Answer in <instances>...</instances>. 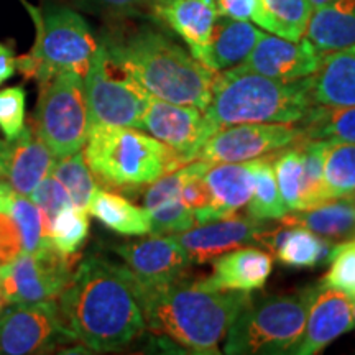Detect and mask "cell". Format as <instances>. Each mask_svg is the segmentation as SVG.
I'll return each instance as SVG.
<instances>
[{
	"label": "cell",
	"mask_w": 355,
	"mask_h": 355,
	"mask_svg": "<svg viewBox=\"0 0 355 355\" xmlns=\"http://www.w3.org/2000/svg\"><path fill=\"white\" fill-rule=\"evenodd\" d=\"M58 306L74 339L92 352L125 347L146 329L128 268L102 257L76 266Z\"/></svg>",
	"instance_id": "6da1fadb"
},
{
	"label": "cell",
	"mask_w": 355,
	"mask_h": 355,
	"mask_svg": "<svg viewBox=\"0 0 355 355\" xmlns=\"http://www.w3.org/2000/svg\"><path fill=\"white\" fill-rule=\"evenodd\" d=\"M132 285L145 326L201 355L219 354L229 327L252 300L245 291L207 290L189 275L163 285H144L132 277Z\"/></svg>",
	"instance_id": "7a4b0ae2"
},
{
	"label": "cell",
	"mask_w": 355,
	"mask_h": 355,
	"mask_svg": "<svg viewBox=\"0 0 355 355\" xmlns=\"http://www.w3.org/2000/svg\"><path fill=\"white\" fill-rule=\"evenodd\" d=\"M105 51L146 91L173 104L209 105L216 73L155 26H137L101 40Z\"/></svg>",
	"instance_id": "3957f363"
},
{
	"label": "cell",
	"mask_w": 355,
	"mask_h": 355,
	"mask_svg": "<svg viewBox=\"0 0 355 355\" xmlns=\"http://www.w3.org/2000/svg\"><path fill=\"white\" fill-rule=\"evenodd\" d=\"M309 78L285 83L234 66L216 73L204 114L219 130L239 123H298L314 105Z\"/></svg>",
	"instance_id": "277c9868"
},
{
	"label": "cell",
	"mask_w": 355,
	"mask_h": 355,
	"mask_svg": "<svg viewBox=\"0 0 355 355\" xmlns=\"http://www.w3.org/2000/svg\"><path fill=\"white\" fill-rule=\"evenodd\" d=\"M84 146L92 175L112 188H140L183 168L171 148L132 127H91Z\"/></svg>",
	"instance_id": "5b68a950"
},
{
	"label": "cell",
	"mask_w": 355,
	"mask_h": 355,
	"mask_svg": "<svg viewBox=\"0 0 355 355\" xmlns=\"http://www.w3.org/2000/svg\"><path fill=\"white\" fill-rule=\"evenodd\" d=\"M25 7L32 13L37 38L32 51L15 60L17 69L40 84L60 73L86 76L99 44L87 21L76 10L58 3L35 8L25 2Z\"/></svg>",
	"instance_id": "8992f818"
},
{
	"label": "cell",
	"mask_w": 355,
	"mask_h": 355,
	"mask_svg": "<svg viewBox=\"0 0 355 355\" xmlns=\"http://www.w3.org/2000/svg\"><path fill=\"white\" fill-rule=\"evenodd\" d=\"M318 288L319 285L248 301L229 327L224 354H290L303 336Z\"/></svg>",
	"instance_id": "52a82bcc"
},
{
	"label": "cell",
	"mask_w": 355,
	"mask_h": 355,
	"mask_svg": "<svg viewBox=\"0 0 355 355\" xmlns=\"http://www.w3.org/2000/svg\"><path fill=\"white\" fill-rule=\"evenodd\" d=\"M84 91L89 128L94 125L140 128L153 97L128 71L115 63L101 42L84 76Z\"/></svg>",
	"instance_id": "ba28073f"
},
{
	"label": "cell",
	"mask_w": 355,
	"mask_h": 355,
	"mask_svg": "<svg viewBox=\"0 0 355 355\" xmlns=\"http://www.w3.org/2000/svg\"><path fill=\"white\" fill-rule=\"evenodd\" d=\"M33 123L56 159L79 152L89 132L84 78L76 73H60L40 84Z\"/></svg>",
	"instance_id": "9c48e42d"
},
{
	"label": "cell",
	"mask_w": 355,
	"mask_h": 355,
	"mask_svg": "<svg viewBox=\"0 0 355 355\" xmlns=\"http://www.w3.org/2000/svg\"><path fill=\"white\" fill-rule=\"evenodd\" d=\"M76 255H64L55 247L37 254H21L0 266V291L8 304H32L58 300L76 272Z\"/></svg>",
	"instance_id": "30bf717a"
},
{
	"label": "cell",
	"mask_w": 355,
	"mask_h": 355,
	"mask_svg": "<svg viewBox=\"0 0 355 355\" xmlns=\"http://www.w3.org/2000/svg\"><path fill=\"white\" fill-rule=\"evenodd\" d=\"M73 340L56 300L13 304L0 313V355L43 354Z\"/></svg>",
	"instance_id": "8fae6325"
},
{
	"label": "cell",
	"mask_w": 355,
	"mask_h": 355,
	"mask_svg": "<svg viewBox=\"0 0 355 355\" xmlns=\"http://www.w3.org/2000/svg\"><path fill=\"white\" fill-rule=\"evenodd\" d=\"M304 139L303 128L293 123H239L217 130L202 145L198 159L211 163H242L279 152Z\"/></svg>",
	"instance_id": "7c38bea8"
},
{
	"label": "cell",
	"mask_w": 355,
	"mask_h": 355,
	"mask_svg": "<svg viewBox=\"0 0 355 355\" xmlns=\"http://www.w3.org/2000/svg\"><path fill=\"white\" fill-rule=\"evenodd\" d=\"M140 128L171 148L183 166L198 159L202 145L219 130L201 109L158 97L150 101Z\"/></svg>",
	"instance_id": "4fadbf2b"
},
{
	"label": "cell",
	"mask_w": 355,
	"mask_h": 355,
	"mask_svg": "<svg viewBox=\"0 0 355 355\" xmlns=\"http://www.w3.org/2000/svg\"><path fill=\"white\" fill-rule=\"evenodd\" d=\"M114 252L125 261L132 277L144 285H163L188 277L191 257L171 235H158L146 241L123 243Z\"/></svg>",
	"instance_id": "5bb4252c"
},
{
	"label": "cell",
	"mask_w": 355,
	"mask_h": 355,
	"mask_svg": "<svg viewBox=\"0 0 355 355\" xmlns=\"http://www.w3.org/2000/svg\"><path fill=\"white\" fill-rule=\"evenodd\" d=\"M319 61L321 53L306 37L300 42H291L273 33L261 32L254 50L241 64L266 78L291 83L313 76Z\"/></svg>",
	"instance_id": "9a60e30c"
},
{
	"label": "cell",
	"mask_w": 355,
	"mask_h": 355,
	"mask_svg": "<svg viewBox=\"0 0 355 355\" xmlns=\"http://www.w3.org/2000/svg\"><path fill=\"white\" fill-rule=\"evenodd\" d=\"M352 306L354 298L347 293L319 285L309 306L303 336L290 354H319L345 332L352 331Z\"/></svg>",
	"instance_id": "2e32d148"
},
{
	"label": "cell",
	"mask_w": 355,
	"mask_h": 355,
	"mask_svg": "<svg viewBox=\"0 0 355 355\" xmlns=\"http://www.w3.org/2000/svg\"><path fill=\"white\" fill-rule=\"evenodd\" d=\"M263 229H266L263 220L230 216L222 220L202 224L196 229L191 227L184 232L173 234L171 237L188 252L194 263H206L220 254L247 243L257 245Z\"/></svg>",
	"instance_id": "e0dca14e"
},
{
	"label": "cell",
	"mask_w": 355,
	"mask_h": 355,
	"mask_svg": "<svg viewBox=\"0 0 355 355\" xmlns=\"http://www.w3.org/2000/svg\"><path fill=\"white\" fill-rule=\"evenodd\" d=\"M273 270L270 254L259 248H234L214 259L211 277L199 278L207 290H230L252 293L265 286Z\"/></svg>",
	"instance_id": "ac0fdd59"
},
{
	"label": "cell",
	"mask_w": 355,
	"mask_h": 355,
	"mask_svg": "<svg viewBox=\"0 0 355 355\" xmlns=\"http://www.w3.org/2000/svg\"><path fill=\"white\" fill-rule=\"evenodd\" d=\"M56 158L40 139L35 123H25L19 137L7 141V181L15 193L30 196L50 175Z\"/></svg>",
	"instance_id": "d6986e66"
},
{
	"label": "cell",
	"mask_w": 355,
	"mask_h": 355,
	"mask_svg": "<svg viewBox=\"0 0 355 355\" xmlns=\"http://www.w3.org/2000/svg\"><path fill=\"white\" fill-rule=\"evenodd\" d=\"M150 8L159 21L188 44L191 55L201 60L219 17L216 0H165Z\"/></svg>",
	"instance_id": "ffe728a7"
},
{
	"label": "cell",
	"mask_w": 355,
	"mask_h": 355,
	"mask_svg": "<svg viewBox=\"0 0 355 355\" xmlns=\"http://www.w3.org/2000/svg\"><path fill=\"white\" fill-rule=\"evenodd\" d=\"M309 79L314 105H355V44L322 53L316 73Z\"/></svg>",
	"instance_id": "44dd1931"
},
{
	"label": "cell",
	"mask_w": 355,
	"mask_h": 355,
	"mask_svg": "<svg viewBox=\"0 0 355 355\" xmlns=\"http://www.w3.org/2000/svg\"><path fill=\"white\" fill-rule=\"evenodd\" d=\"M257 245L266 248L283 265L291 268H313L329 260L332 243L300 225L282 224L277 229H263Z\"/></svg>",
	"instance_id": "7402d4cb"
},
{
	"label": "cell",
	"mask_w": 355,
	"mask_h": 355,
	"mask_svg": "<svg viewBox=\"0 0 355 355\" xmlns=\"http://www.w3.org/2000/svg\"><path fill=\"white\" fill-rule=\"evenodd\" d=\"M260 35V28L250 21L217 17L209 43L199 63L212 73H220L239 66L254 50Z\"/></svg>",
	"instance_id": "603a6c76"
},
{
	"label": "cell",
	"mask_w": 355,
	"mask_h": 355,
	"mask_svg": "<svg viewBox=\"0 0 355 355\" xmlns=\"http://www.w3.org/2000/svg\"><path fill=\"white\" fill-rule=\"evenodd\" d=\"M304 37L321 55L354 46L355 0H332L314 8Z\"/></svg>",
	"instance_id": "cb8c5ba5"
},
{
	"label": "cell",
	"mask_w": 355,
	"mask_h": 355,
	"mask_svg": "<svg viewBox=\"0 0 355 355\" xmlns=\"http://www.w3.org/2000/svg\"><path fill=\"white\" fill-rule=\"evenodd\" d=\"M279 222L308 229L331 243L347 242L355 239V201L332 199L313 209L288 212Z\"/></svg>",
	"instance_id": "d4e9b609"
},
{
	"label": "cell",
	"mask_w": 355,
	"mask_h": 355,
	"mask_svg": "<svg viewBox=\"0 0 355 355\" xmlns=\"http://www.w3.org/2000/svg\"><path fill=\"white\" fill-rule=\"evenodd\" d=\"M209 186L214 204L225 216L230 217L250 201L254 191V173L250 162L214 163L204 175Z\"/></svg>",
	"instance_id": "484cf974"
},
{
	"label": "cell",
	"mask_w": 355,
	"mask_h": 355,
	"mask_svg": "<svg viewBox=\"0 0 355 355\" xmlns=\"http://www.w3.org/2000/svg\"><path fill=\"white\" fill-rule=\"evenodd\" d=\"M87 212L101 220L105 227L121 235L150 234L148 211L109 191L97 189Z\"/></svg>",
	"instance_id": "4316f807"
},
{
	"label": "cell",
	"mask_w": 355,
	"mask_h": 355,
	"mask_svg": "<svg viewBox=\"0 0 355 355\" xmlns=\"http://www.w3.org/2000/svg\"><path fill=\"white\" fill-rule=\"evenodd\" d=\"M311 0H259V10L254 21L268 33L300 42L308 28Z\"/></svg>",
	"instance_id": "83f0119b"
},
{
	"label": "cell",
	"mask_w": 355,
	"mask_h": 355,
	"mask_svg": "<svg viewBox=\"0 0 355 355\" xmlns=\"http://www.w3.org/2000/svg\"><path fill=\"white\" fill-rule=\"evenodd\" d=\"M278 152H272L263 157L250 159L254 173V191L250 201L247 202L248 217L257 220H279L288 214V209L279 194L277 180H275L273 159Z\"/></svg>",
	"instance_id": "f1b7e54d"
},
{
	"label": "cell",
	"mask_w": 355,
	"mask_h": 355,
	"mask_svg": "<svg viewBox=\"0 0 355 355\" xmlns=\"http://www.w3.org/2000/svg\"><path fill=\"white\" fill-rule=\"evenodd\" d=\"M306 140H334L355 144V105H313L298 122Z\"/></svg>",
	"instance_id": "f546056e"
},
{
	"label": "cell",
	"mask_w": 355,
	"mask_h": 355,
	"mask_svg": "<svg viewBox=\"0 0 355 355\" xmlns=\"http://www.w3.org/2000/svg\"><path fill=\"white\" fill-rule=\"evenodd\" d=\"M324 183L327 199L355 201V144L326 140Z\"/></svg>",
	"instance_id": "4dcf8cb0"
},
{
	"label": "cell",
	"mask_w": 355,
	"mask_h": 355,
	"mask_svg": "<svg viewBox=\"0 0 355 355\" xmlns=\"http://www.w3.org/2000/svg\"><path fill=\"white\" fill-rule=\"evenodd\" d=\"M326 140H300L301 163H303L300 211L313 209L319 204L329 201L326 194V183H324V152H326Z\"/></svg>",
	"instance_id": "1f68e13d"
},
{
	"label": "cell",
	"mask_w": 355,
	"mask_h": 355,
	"mask_svg": "<svg viewBox=\"0 0 355 355\" xmlns=\"http://www.w3.org/2000/svg\"><path fill=\"white\" fill-rule=\"evenodd\" d=\"M50 173L68 191L73 206L87 212L92 196L99 188H97L94 175H92L91 168L87 166L81 150L69 155V157L58 159Z\"/></svg>",
	"instance_id": "d6a6232c"
},
{
	"label": "cell",
	"mask_w": 355,
	"mask_h": 355,
	"mask_svg": "<svg viewBox=\"0 0 355 355\" xmlns=\"http://www.w3.org/2000/svg\"><path fill=\"white\" fill-rule=\"evenodd\" d=\"M89 234L87 212L78 207H66L53 219L50 239L53 247L64 255H76Z\"/></svg>",
	"instance_id": "836d02e7"
},
{
	"label": "cell",
	"mask_w": 355,
	"mask_h": 355,
	"mask_svg": "<svg viewBox=\"0 0 355 355\" xmlns=\"http://www.w3.org/2000/svg\"><path fill=\"white\" fill-rule=\"evenodd\" d=\"M273 171L279 194H282L288 212L300 211L301 175H303L300 140L296 141L293 148H288L283 153H277V157L273 159Z\"/></svg>",
	"instance_id": "e575fe53"
},
{
	"label": "cell",
	"mask_w": 355,
	"mask_h": 355,
	"mask_svg": "<svg viewBox=\"0 0 355 355\" xmlns=\"http://www.w3.org/2000/svg\"><path fill=\"white\" fill-rule=\"evenodd\" d=\"M329 272L324 275L319 285L336 288L355 296V239L337 243L332 247L329 260Z\"/></svg>",
	"instance_id": "d590c367"
},
{
	"label": "cell",
	"mask_w": 355,
	"mask_h": 355,
	"mask_svg": "<svg viewBox=\"0 0 355 355\" xmlns=\"http://www.w3.org/2000/svg\"><path fill=\"white\" fill-rule=\"evenodd\" d=\"M150 214V234L153 237L158 235H173L184 232L196 225L194 212L181 202V199L163 202L148 211Z\"/></svg>",
	"instance_id": "8d00e7d4"
},
{
	"label": "cell",
	"mask_w": 355,
	"mask_h": 355,
	"mask_svg": "<svg viewBox=\"0 0 355 355\" xmlns=\"http://www.w3.org/2000/svg\"><path fill=\"white\" fill-rule=\"evenodd\" d=\"M30 199L37 204L38 209L42 211L44 225H46V232L50 235V225L55 217L60 214L61 211L66 207L73 206L69 193L55 176L48 175L44 180L40 183L32 194Z\"/></svg>",
	"instance_id": "74e56055"
},
{
	"label": "cell",
	"mask_w": 355,
	"mask_h": 355,
	"mask_svg": "<svg viewBox=\"0 0 355 355\" xmlns=\"http://www.w3.org/2000/svg\"><path fill=\"white\" fill-rule=\"evenodd\" d=\"M26 92L24 86L6 87L0 91V132L7 141L20 135L25 127Z\"/></svg>",
	"instance_id": "f35d334b"
},
{
	"label": "cell",
	"mask_w": 355,
	"mask_h": 355,
	"mask_svg": "<svg viewBox=\"0 0 355 355\" xmlns=\"http://www.w3.org/2000/svg\"><path fill=\"white\" fill-rule=\"evenodd\" d=\"M79 10L102 17H128L139 13L150 0H73Z\"/></svg>",
	"instance_id": "ab89813d"
},
{
	"label": "cell",
	"mask_w": 355,
	"mask_h": 355,
	"mask_svg": "<svg viewBox=\"0 0 355 355\" xmlns=\"http://www.w3.org/2000/svg\"><path fill=\"white\" fill-rule=\"evenodd\" d=\"M183 176V168H180V170L163 175L162 178H158L157 181L150 183L148 189L145 191L144 196L145 209L150 211L163 202L173 201V199H180Z\"/></svg>",
	"instance_id": "60d3db41"
},
{
	"label": "cell",
	"mask_w": 355,
	"mask_h": 355,
	"mask_svg": "<svg viewBox=\"0 0 355 355\" xmlns=\"http://www.w3.org/2000/svg\"><path fill=\"white\" fill-rule=\"evenodd\" d=\"M21 235L8 212L0 211V266L10 263L21 254Z\"/></svg>",
	"instance_id": "b9f144b4"
},
{
	"label": "cell",
	"mask_w": 355,
	"mask_h": 355,
	"mask_svg": "<svg viewBox=\"0 0 355 355\" xmlns=\"http://www.w3.org/2000/svg\"><path fill=\"white\" fill-rule=\"evenodd\" d=\"M219 17L234 20H254L259 10V0H216Z\"/></svg>",
	"instance_id": "7bdbcfd3"
},
{
	"label": "cell",
	"mask_w": 355,
	"mask_h": 355,
	"mask_svg": "<svg viewBox=\"0 0 355 355\" xmlns=\"http://www.w3.org/2000/svg\"><path fill=\"white\" fill-rule=\"evenodd\" d=\"M17 58L13 56V51L6 44L0 43V84H3L7 79H10L17 71Z\"/></svg>",
	"instance_id": "ee69618b"
},
{
	"label": "cell",
	"mask_w": 355,
	"mask_h": 355,
	"mask_svg": "<svg viewBox=\"0 0 355 355\" xmlns=\"http://www.w3.org/2000/svg\"><path fill=\"white\" fill-rule=\"evenodd\" d=\"M7 178V141H0V180Z\"/></svg>",
	"instance_id": "f6af8a7d"
},
{
	"label": "cell",
	"mask_w": 355,
	"mask_h": 355,
	"mask_svg": "<svg viewBox=\"0 0 355 355\" xmlns=\"http://www.w3.org/2000/svg\"><path fill=\"white\" fill-rule=\"evenodd\" d=\"M332 2V0H311V6H313V8H319L322 6H326V3Z\"/></svg>",
	"instance_id": "bcb514c9"
},
{
	"label": "cell",
	"mask_w": 355,
	"mask_h": 355,
	"mask_svg": "<svg viewBox=\"0 0 355 355\" xmlns=\"http://www.w3.org/2000/svg\"><path fill=\"white\" fill-rule=\"evenodd\" d=\"M159 2H165V0H150V7L155 6V3H159Z\"/></svg>",
	"instance_id": "7dc6e473"
},
{
	"label": "cell",
	"mask_w": 355,
	"mask_h": 355,
	"mask_svg": "<svg viewBox=\"0 0 355 355\" xmlns=\"http://www.w3.org/2000/svg\"><path fill=\"white\" fill-rule=\"evenodd\" d=\"M352 316H354V327H355V296H354V306H352Z\"/></svg>",
	"instance_id": "c3c4849f"
},
{
	"label": "cell",
	"mask_w": 355,
	"mask_h": 355,
	"mask_svg": "<svg viewBox=\"0 0 355 355\" xmlns=\"http://www.w3.org/2000/svg\"><path fill=\"white\" fill-rule=\"evenodd\" d=\"M0 141H2V140H0Z\"/></svg>",
	"instance_id": "681fc988"
}]
</instances>
